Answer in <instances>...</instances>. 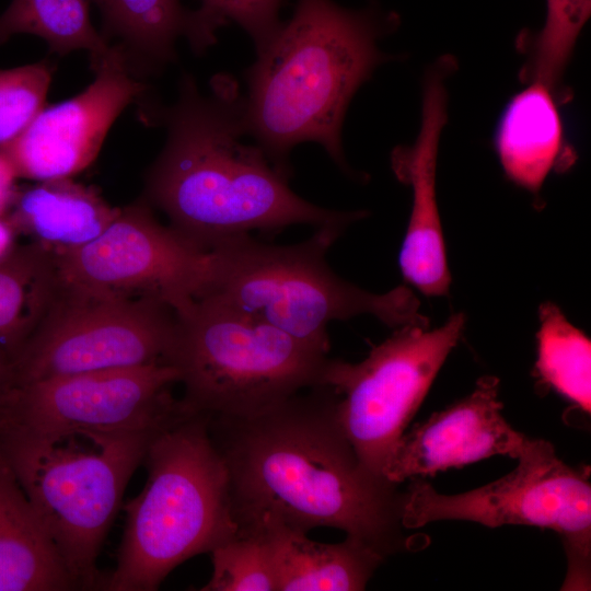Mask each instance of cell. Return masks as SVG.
I'll return each mask as SVG.
<instances>
[{
    "label": "cell",
    "instance_id": "16",
    "mask_svg": "<svg viewBox=\"0 0 591 591\" xmlns=\"http://www.w3.org/2000/svg\"><path fill=\"white\" fill-rule=\"evenodd\" d=\"M119 211L93 186L68 177L19 190L5 217L16 233L59 255L95 240Z\"/></svg>",
    "mask_w": 591,
    "mask_h": 591
},
{
    "label": "cell",
    "instance_id": "8",
    "mask_svg": "<svg viewBox=\"0 0 591 591\" xmlns=\"http://www.w3.org/2000/svg\"><path fill=\"white\" fill-rule=\"evenodd\" d=\"M518 466L477 489L442 495L415 480L404 493L402 525L416 529L440 520H465L495 528H546L561 538L568 557L564 590L590 586L591 485L589 472L564 463L543 439L528 440Z\"/></svg>",
    "mask_w": 591,
    "mask_h": 591
},
{
    "label": "cell",
    "instance_id": "2",
    "mask_svg": "<svg viewBox=\"0 0 591 591\" xmlns=\"http://www.w3.org/2000/svg\"><path fill=\"white\" fill-rule=\"evenodd\" d=\"M202 95L184 76L177 102L162 113L165 146L146 179L149 204L174 230L205 250L250 231L293 224L340 227L366 211H337L313 205L288 185L256 144L241 141L243 97L227 77H216Z\"/></svg>",
    "mask_w": 591,
    "mask_h": 591
},
{
    "label": "cell",
    "instance_id": "15",
    "mask_svg": "<svg viewBox=\"0 0 591 591\" xmlns=\"http://www.w3.org/2000/svg\"><path fill=\"white\" fill-rule=\"evenodd\" d=\"M453 66L442 59L426 76L421 121L410 147L396 148L392 167L412 188V210L399 252L404 279L427 297L449 292L451 275L437 199V161L442 129L448 120L444 79Z\"/></svg>",
    "mask_w": 591,
    "mask_h": 591
},
{
    "label": "cell",
    "instance_id": "9",
    "mask_svg": "<svg viewBox=\"0 0 591 591\" xmlns=\"http://www.w3.org/2000/svg\"><path fill=\"white\" fill-rule=\"evenodd\" d=\"M175 318L170 306L155 300L61 279L42 322L10 367L11 387L164 362Z\"/></svg>",
    "mask_w": 591,
    "mask_h": 591
},
{
    "label": "cell",
    "instance_id": "17",
    "mask_svg": "<svg viewBox=\"0 0 591 591\" xmlns=\"http://www.w3.org/2000/svg\"><path fill=\"white\" fill-rule=\"evenodd\" d=\"M79 587L15 475L0 456V591Z\"/></svg>",
    "mask_w": 591,
    "mask_h": 591
},
{
    "label": "cell",
    "instance_id": "21",
    "mask_svg": "<svg viewBox=\"0 0 591 591\" xmlns=\"http://www.w3.org/2000/svg\"><path fill=\"white\" fill-rule=\"evenodd\" d=\"M93 1L103 15L104 37L119 39L135 74L176 59L175 42L186 35L190 13L179 0Z\"/></svg>",
    "mask_w": 591,
    "mask_h": 591
},
{
    "label": "cell",
    "instance_id": "27",
    "mask_svg": "<svg viewBox=\"0 0 591 591\" xmlns=\"http://www.w3.org/2000/svg\"><path fill=\"white\" fill-rule=\"evenodd\" d=\"M51 74L46 61L0 70V147L21 134L44 107Z\"/></svg>",
    "mask_w": 591,
    "mask_h": 591
},
{
    "label": "cell",
    "instance_id": "26",
    "mask_svg": "<svg viewBox=\"0 0 591 591\" xmlns=\"http://www.w3.org/2000/svg\"><path fill=\"white\" fill-rule=\"evenodd\" d=\"M281 0H201L189 13L186 37L192 49L200 54L216 42L215 32L233 21L253 39L256 53L275 35L281 23L278 10Z\"/></svg>",
    "mask_w": 591,
    "mask_h": 591
},
{
    "label": "cell",
    "instance_id": "24",
    "mask_svg": "<svg viewBox=\"0 0 591 591\" xmlns=\"http://www.w3.org/2000/svg\"><path fill=\"white\" fill-rule=\"evenodd\" d=\"M543 28L532 38L522 72L526 82L547 85L559 99L564 70L591 14V0H546Z\"/></svg>",
    "mask_w": 591,
    "mask_h": 591
},
{
    "label": "cell",
    "instance_id": "28",
    "mask_svg": "<svg viewBox=\"0 0 591 591\" xmlns=\"http://www.w3.org/2000/svg\"><path fill=\"white\" fill-rule=\"evenodd\" d=\"M16 178L19 177L12 163L0 151V216H7L16 197Z\"/></svg>",
    "mask_w": 591,
    "mask_h": 591
},
{
    "label": "cell",
    "instance_id": "20",
    "mask_svg": "<svg viewBox=\"0 0 591 591\" xmlns=\"http://www.w3.org/2000/svg\"><path fill=\"white\" fill-rule=\"evenodd\" d=\"M60 282L55 254L34 242L15 246L0 260V364L9 372Z\"/></svg>",
    "mask_w": 591,
    "mask_h": 591
},
{
    "label": "cell",
    "instance_id": "4",
    "mask_svg": "<svg viewBox=\"0 0 591 591\" xmlns=\"http://www.w3.org/2000/svg\"><path fill=\"white\" fill-rule=\"evenodd\" d=\"M142 464L147 482L125 507L117 564L104 590H157L176 566L237 534L228 470L206 414L183 403L150 440Z\"/></svg>",
    "mask_w": 591,
    "mask_h": 591
},
{
    "label": "cell",
    "instance_id": "18",
    "mask_svg": "<svg viewBox=\"0 0 591 591\" xmlns=\"http://www.w3.org/2000/svg\"><path fill=\"white\" fill-rule=\"evenodd\" d=\"M558 99L544 83L529 82L506 105L495 134V149L511 182L537 194L560 165L566 147Z\"/></svg>",
    "mask_w": 591,
    "mask_h": 591
},
{
    "label": "cell",
    "instance_id": "11",
    "mask_svg": "<svg viewBox=\"0 0 591 591\" xmlns=\"http://www.w3.org/2000/svg\"><path fill=\"white\" fill-rule=\"evenodd\" d=\"M55 256L63 281L152 299L175 314L208 293L213 274L211 250L162 225L148 201L120 208L95 240Z\"/></svg>",
    "mask_w": 591,
    "mask_h": 591
},
{
    "label": "cell",
    "instance_id": "23",
    "mask_svg": "<svg viewBox=\"0 0 591 591\" xmlns=\"http://www.w3.org/2000/svg\"><path fill=\"white\" fill-rule=\"evenodd\" d=\"M538 317L536 373L542 383L590 414V339L554 303H543Z\"/></svg>",
    "mask_w": 591,
    "mask_h": 591
},
{
    "label": "cell",
    "instance_id": "3",
    "mask_svg": "<svg viewBox=\"0 0 591 591\" xmlns=\"http://www.w3.org/2000/svg\"><path fill=\"white\" fill-rule=\"evenodd\" d=\"M380 34L367 12L298 0L292 18L256 53L243 124L278 172L289 177V153L304 141L317 142L349 171L341 125L352 95L389 59L376 45Z\"/></svg>",
    "mask_w": 591,
    "mask_h": 591
},
{
    "label": "cell",
    "instance_id": "5",
    "mask_svg": "<svg viewBox=\"0 0 591 591\" xmlns=\"http://www.w3.org/2000/svg\"><path fill=\"white\" fill-rule=\"evenodd\" d=\"M161 428L33 433L0 422V456L79 590H104L106 577L96 566L102 544L130 477Z\"/></svg>",
    "mask_w": 591,
    "mask_h": 591
},
{
    "label": "cell",
    "instance_id": "30",
    "mask_svg": "<svg viewBox=\"0 0 591 591\" xmlns=\"http://www.w3.org/2000/svg\"><path fill=\"white\" fill-rule=\"evenodd\" d=\"M10 387H11L10 372L5 367L0 364V407Z\"/></svg>",
    "mask_w": 591,
    "mask_h": 591
},
{
    "label": "cell",
    "instance_id": "1",
    "mask_svg": "<svg viewBox=\"0 0 591 591\" xmlns=\"http://www.w3.org/2000/svg\"><path fill=\"white\" fill-rule=\"evenodd\" d=\"M336 402L329 386L316 385L252 416L207 415L237 534L327 526L383 557L403 548L404 493L360 461Z\"/></svg>",
    "mask_w": 591,
    "mask_h": 591
},
{
    "label": "cell",
    "instance_id": "19",
    "mask_svg": "<svg viewBox=\"0 0 591 591\" xmlns=\"http://www.w3.org/2000/svg\"><path fill=\"white\" fill-rule=\"evenodd\" d=\"M257 535L270 544L278 591L364 590L385 559L348 536L339 543H321L282 525H271Z\"/></svg>",
    "mask_w": 591,
    "mask_h": 591
},
{
    "label": "cell",
    "instance_id": "12",
    "mask_svg": "<svg viewBox=\"0 0 591 591\" xmlns=\"http://www.w3.org/2000/svg\"><path fill=\"white\" fill-rule=\"evenodd\" d=\"M177 371L155 362L12 386L0 422L33 433L158 429L183 408L172 385Z\"/></svg>",
    "mask_w": 591,
    "mask_h": 591
},
{
    "label": "cell",
    "instance_id": "14",
    "mask_svg": "<svg viewBox=\"0 0 591 591\" xmlns=\"http://www.w3.org/2000/svg\"><path fill=\"white\" fill-rule=\"evenodd\" d=\"M498 394V378L485 375L471 394L416 424L397 441L383 476L399 484L494 455L518 459L529 437L505 419Z\"/></svg>",
    "mask_w": 591,
    "mask_h": 591
},
{
    "label": "cell",
    "instance_id": "29",
    "mask_svg": "<svg viewBox=\"0 0 591 591\" xmlns=\"http://www.w3.org/2000/svg\"><path fill=\"white\" fill-rule=\"evenodd\" d=\"M16 234L7 217L0 216V260L16 246L14 244Z\"/></svg>",
    "mask_w": 591,
    "mask_h": 591
},
{
    "label": "cell",
    "instance_id": "6",
    "mask_svg": "<svg viewBox=\"0 0 591 591\" xmlns=\"http://www.w3.org/2000/svg\"><path fill=\"white\" fill-rule=\"evenodd\" d=\"M317 228L308 240L271 245L244 234L213 248L208 293L243 313L327 354V325L369 314L392 328L429 327L414 292L398 286L385 293L367 291L338 277L326 253L344 232ZM204 298V297H202Z\"/></svg>",
    "mask_w": 591,
    "mask_h": 591
},
{
    "label": "cell",
    "instance_id": "7",
    "mask_svg": "<svg viewBox=\"0 0 591 591\" xmlns=\"http://www.w3.org/2000/svg\"><path fill=\"white\" fill-rule=\"evenodd\" d=\"M175 316L164 363L177 371L181 399L194 412L252 416L322 385L327 354L217 298Z\"/></svg>",
    "mask_w": 591,
    "mask_h": 591
},
{
    "label": "cell",
    "instance_id": "25",
    "mask_svg": "<svg viewBox=\"0 0 591 591\" xmlns=\"http://www.w3.org/2000/svg\"><path fill=\"white\" fill-rule=\"evenodd\" d=\"M212 575L202 591H278L269 542L236 534L211 552Z\"/></svg>",
    "mask_w": 591,
    "mask_h": 591
},
{
    "label": "cell",
    "instance_id": "13",
    "mask_svg": "<svg viewBox=\"0 0 591 591\" xmlns=\"http://www.w3.org/2000/svg\"><path fill=\"white\" fill-rule=\"evenodd\" d=\"M92 69L95 79L84 91L43 107L21 134L0 147L19 178H68L86 169L115 119L147 90L118 44L111 45Z\"/></svg>",
    "mask_w": 591,
    "mask_h": 591
},
{
    "label": "cell",
    "instance_id": "10",
    "mask_svg": "<svg viewBox=\"0 0 591 591\" xmlns=\"http://www.w3.org/2000/svg\"><path fill=\"white\" fill-rule=\"evenodd\" d=\"M464 325V314L456 313L436 329L396 328L358 363L328 358L322 385L335 392L339 425L360 461L374 474L384 477L397 441Z\"/></svg>",
    "mask_w": 591,
    "mask_h": 591
},
{
    "label": "cell",
    "instance_id": "22",
    "mask_svg": "<svg viewBox=\"0 0 591 591\" xmlns=\"http://www.w3.org/2000/svg\"><path fill=\"white\" fill-rule=\"evenodd\" d=\"M90 0H12L0 14V44L16 34L39 36L60 56L89 51L92 68L111 45L93 26Z\"/></svg>",
    "mask_w": 591,
    "mask_h": 591
}]
</instances>
